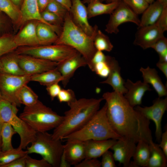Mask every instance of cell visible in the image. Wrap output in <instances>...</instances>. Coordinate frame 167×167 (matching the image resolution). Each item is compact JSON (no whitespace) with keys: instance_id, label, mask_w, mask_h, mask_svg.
Listing matches in <instances>:
<instances>
[{"instance_id":"e7e4bbea","label":"cell","mask_w":167,"mask_h":167,"mask_svg":"<svg viewBox=\"0 0 167 167\" xmlns=\"http://www.w3.org/2000/svg\"><path fill=\"white\" fill-rule=\"evenodd\" d=\"M1 72V64L0 61V73Z\"/></svg>"},{"instance_id":"f1b7e54d","label":"cell","mask_w":167,"mask_h":167,"mask_svg":"<svg viewBox=\"0 0 167 167\" xmlns=\"http://www.w3.org/2000/svg\"><path fill=\"white\" fill-rule=\"evenodd\" d=\"M62 77L57 68L32 75L30 76V81L37 82L40 84L46 87L54 84L62 82Z\"/></svg>"},{"instance_id":"003e7915","label":"cell","mask_w":167,"mask_h":167,"mask_svg":"<svg viewBox=\"0 0 167 167\" xmlns=\"http://www.w3.org/2000/svg\"><path fill=\"white\" fill-rule=\"evenodd\" d=\"M0 121H1V119L0 117Z\"/></svg>"},{"instance_id":"4316f807","label":"cell","mask_w":167,"mask_h":167,"mask_svg":"<svg viewBox=\"0 0 167 167\" xmlns=\"http://www.w3.org/2000/svg\"><path fill=\"white\" fill-rule=\"evenodd\" d=\"M119 1L103 3L99 0H93L87 7L88 19L103 14H110L118 6Z\"/></svg>"},{"instance_id":"60d3db41","label":"cell","mask_w":167,"mask_h":167,"mask_svg":"<svg viewBox=\"0 0 167 167\" xmlns=\"http://www.w3.org/2000/svg\"><path fill=\"white\" fill-rule=\"evenodd\" d=\"M57 97L60 102H66L67 104L76 99L74 92L70 89H61Z\"/></svg>"},{"instance_id":"9a60e30c","label":"cell","mask_w":167,"mask_h":167,"mask_svg":"<svg viewBox=\"0 0 167 167\" xmlns=\"http://www.w3.org/2000/svg\"><path fill=\"white\" fill-rule=\"evenodd\" d=\"M71 2L69 12L72 21L87 34L92 36L95 27H92L89 23L87 7L81 0H71Z\"/></svg>"},{"instance_id":"603a6c76","label":"cell","mask_w":167,"mask_h":167,"mask_svg":"<svg viewBox=\"0 0 167 167\" xmlns=\"http://www.w3.org/2000/svg\"><path fill=\"white\" fill-rule=\"evenodd\" d=\"M140 71L142 73L143 82L151 84L156 92L159 97L167 96V88L163 84L155 68H151L149 66L146 68L141 67Z\"/></svg>"},{"instance_id":"f546056e","label":"cell","mask_w":167,"mask_h":167,"mask_svg":"<svg viewBox=\"0 0 167 167\" xmlns=\"http://www.w3.org/2000/svg\"><path fill=\"white\" fill-rule=\"evenodd\" d=\"M149 144L150 155L147 167H166L167 157L158 144L152 141Z\"/></svg>"},{"instance_id":"be15d7a7","label":"cell","mask_w":167,"mask_h":167,"mask_svg":"<svg viewBox=\"0 0 167 167\" xmlns=\"http://www.w3.org/2000/svg\"><path fill=\"white\" fill-rule=\"evenodd\" d=\"M2 20L1 19V18L0 16V31L1 30V28H2Z\"/></svg>"},{"instance_id":"d4e9b609","label":"cell","mask_w":167,"mask_h":167,"mask_svg":"<svg viewBox=\"0 0 167 167\" xmlns=\"http://www.w3.org/2000/svg\"><path fill=\"white\" fill-rule=\"evenodd\" d=\"M164 7L158 0H156L149 5L142 13L139 26L150 25L155 24L159 19Z\"/></svg>"},{"instance_id":"9c48e42d","label":"cell","mask_w":167,"mask_h":167,"mask_svg":"<svg viewBox=\"0 0 167 167\" xmlns=\"http://www.w3.org/2000/svg\"><path fill=\"white\" fill-rule=\"evenodd\" d=\"M31 75H15L1 72L0 73V92L1 97L17 107L20 106L17 96L24 85L30 81Z\"/></svg>"},{"instance_id":"f35d334b","label":"cell","mask_w":167,"mask_h":167,"mask_svg":"<svg viewBox=\"0 0 167 167\" xmlns=\"http://www.w3.org/2000/svg\"><path fill=\"white\" fill-rule=\"evenodd\" d=\"M137 15L142 14L149 4L145 0H122Z\"/></svg>"},{"instance_id":"ba28073f","label":"cell","mask_w":167,"mask_h":167,"mask_svg":"<svg viewBox=\"0 0 167 167\" xmlns=\"http://www.w3.org/2000/svg\"><path fill=\"white\" fill-rule=\"evenodd\" d=\"M15 52L18 54L29 55L57 62L71 58L79 53L70 46L57 44L19 47Z\"/></svg>"},{"instance_id":"ffe728a7","label":"cell","mask_w":167,"mask_h":167,"mask_svg":"<svg viewBox=\"0 0 167 167\" xmlns=\"http://www.w3.org/2000/svg\"><path fill=\"white\" fill-rule=\"evenodd\" d=\"M37 22L32 21L28 23L14 36V42L18 47L40 45L36 30Z\"/></svg>"},{"instance_id":"cb8c5ba5","label":"cell","mask_w":167,"mask_h":167,"mask_svg":"<svg viewBox=\"0 0 167 167\" xmlns=\"http://www.w3.org/2000/svg\"><path fill=\"white\" fill-rule=\"evenodd\" d=\"M1 72L15 75L26 74L19 65L18 54L14 51L7 53L0 58Z\"/></svg>"},{"instance_id":"9f6ffc18","label":"cell","mask_w":167,"mask_h":167,"mask_svg":"<svg viewBox=\"0 0 167 167\" xmlns=\"http://www.w3.org/2000/svg\"><path fill=\"white\" fill-rule=\"evenodd\" d=\"M164 8L167 7V0H158Z\"/></svg>"},{"instance_id":"484cf974","label":"cell","mask_w":167,"mask_h":167,"mask_svg":"<svg viewBox=\"0 0 167 167\" xmlns=\"http://www.w3.org/2000/svg\"><path fill=\"white\" fill-rule=\"evenodd\" d=\"M131 161V167H147L150 155L149 143L144 141L137 143Z\"/></svg>"},{"instance_id":"6f0895ef","label":"cell","mask_w":167,"mask_h":167,"mask_svg":"<svg viewBox=\"0 0 167 167\" xmlns=\"http://www.w3.org/2000/svg\"><path fill=\"white\" fill-rule=\"evenodd\" d=\"M93 0H83L82 1V2L84 3H87L88 4L89 2H91ZM101 1V2H102L104 0H99Z\"/></svg>"},{"instance_id":"277c9868","label":"cell","mask_w":167,"mask_h":167,"mask_svg":"<svg viewBox=\"0 0 167 167\" xmlns=\"http://www.w3.org/2000/svg\"><path fill=\"white\" fill-rule=\"evenodd\" d=\"M105 104L95 113L81 129L63 137L62 140L86 141L110 139L118 140L123 138L114 131L108 120Z\"/></svg>"},{"instance_id":"83f0119b","label":"cell","mask_w":167,"mask_h":167,"mask_svg":"<svg viewBox=\"0 0 167 167\" xmlns=\"http://www.w3.org/2000/svg\"><path fill=\"white\" fill-rule=\"evenodd\" d=\"M37 36L40 45H47L54 43L58 36L51 27L38 22L36 28Z\"/></svg>"},{"instance_id":"8992f818","label":"cell","mask_w":167,"mask_h":167,"mask_svg":"<svg viewBox=\"0 0 167 167\" xmlns=\"http://www.w3.org/2000/svg\"><path fill=\"white\" fill-rule=\"evenodd\" d=\"M17 106L9 101L0 98V117L4 122L9 123L19 135V148L25 149L35 140L37 132L29 124L18 117Z\"/></svg>"},{"instance_id":"f6af8a7d","label":"cell","mask_w":167,"mask_h":167,"mask_svg":"<svg viewBox=\"0 0 167 167\" xmlns=\"http://www.w3.org/2000/svg\"><path fill=\"white\" fill-rule=\"evenodd\" d=\"M107 56L105 55L102 51L97 50L93 55L89 64L88 66L90 69L93 71L94 66L96 64L105 61L106 60Z\"/></svg>"},{"instance_id":"d6a6232c","label":"cell","mask_w":167,"mask_h":167,"mask_svg":"<svg viewBox=\"0 0 167 167\" xmlns=\"http://www.w3.org/2000/svg\"><path fill=\"white\" fill-rule=\"evenodd\" d=\"M27 150L18 147L6 150L0 151V167L3 166L15 160L28 154Z\"/></svg>"},{"instance_id":"e575fe53","label":"cell","mask_w":167,"mask_h":167,"mask_svg":"<svg viewBox=\"0 0 167 167\" xmlns=\"http://www.w3.org/2000/svg\"><path fill=\"white\" fill-rule=\"evenodd\" d=\"M94 44L97 50L110 52L113 48L108 36L99 29L94 37Z\"/></svg>"},{"instance_id":"681fc988","label":"cell","mask_w":167,"mask_h":167,"mask_svg":"<svg viewBox=\"0 0 167 167\" xmlns=\"http://www.w3.org/2000/svg\"><path fill=\"white\" fill-rule=\"evenodd\" d=\"M26 155L15 160L4 166L3 167H25V158Z\"/></svg>"},{"instance_id":"1f68e13d","label":"cell","mask_w":167,"mask_h":167,"mask_svg":"<svg viewBox=\"0 0 167 167\" xmlns=\"http://www.w3.org/2000/svg\"><path fill=\"white\" fill-rule=\"evenodd\" d=\"M17 98L20 104L25 106L32 105L38 100L37 95L27 84L24 85L20 89Z\"/></svg>"},{"instance_id":"11a10c76","label":"cell","mask_w":167,"mask_h":167,"mask_svg":"<svg viewBox=\"0 0 167 167\" xmlns=\"http://www.w3.org/2000/svg\"><path fill=\"white\" fill-rule=\"evenodd\" d=\"M16 6H19L22 3L23 0H11Z\"/></svg>"},{"instance_id":"74e56055","label":"cell","mask_w":167,"mask_h":167,"mask_svg":"<svg viewBox=\"0 0 167 167\" xmlns=\"http://www.w3.org/2000/svg\"><path fill=\"white\" fill-rule=\"evenodd\" d=\"M45 10L56 15L63 20L69 12L65 7L55 0H50Z\"/></svg>"},{"instance_id":"03108f58","label":"cell","mask_w":167,"mask_h":167,"mask_svg":"<svg viewBox=\"0 0 167 167\" xmlns=\"http://www.w3.org/2000/svg\"><path fill=\"white\" fill-rule=\"evenodd\" d=\"M1 97V93H0V98Z\"/></svg>"},{"instance_id":"7dc6e473","label":"cell","mask_w":167,"mask_h":167,"mask_svg":"<svg viewBox=\"0 0 167 167\" xmlns=\"http://www.w3.org/2000/svg\"><path fill=\"white\" fill-rule=\"evenodd\" d=\"M156 23L164 32L167 30V7L163 8L162 13Z\"/></svg>"},{"instance_id":"db71d44e","label":"cell","mask_w":167,"mask_h":167,"mask_svg":"<svg viewBox=\"0 0 167 167\" xmlns=\"http://www.w3.org/2000/svg\"><path fill=\"white\" fill-rule=\"evenodd\" d=\"M65 7L69 11L71 6V0H55Z\"/></svg>"},{"instance_id":"91938a15","label":"cell","mask_w":167,"mask_h":167,"mask_svg":"<svg viewBox=\"0 0 167 167\" xmlns=\"http://www.w3.org/2000/svg\"><path fill=\"white\" fill-rule=\"evenodd\" d=\"M4 124V122H3L0 121V136H1V131L2 130V128L3 126V125Z\"/></svg>"},{"instance_id":"5b68a950","label":"cell","mask_w":167,"mask_h":167,"mask_svg":"<svg viewBox=\"0 0 167 167\" xmlns=\"http://www.w3.org/2000/svg\"><path fill=\"white\" fill-rule=\"evenodd\" d=\"M19 117L37 132L54 129L63 118V116L59 115L39 100L32 105L25 106Z\"/></svg>"},{"instance_id":"94428289","label":"cell","mask_w":167,"mask_h":167,"mask_svg":"<svg viewBox=\"0 0 167 167\" xmlns=\"http://www.w3.org/2000/svg\"><path fill=\"white\" fill-rule=\"evenodd\" d=\"M149 4L153 2L156 0H145Z\"/></svg>"},{"instance_id":"44dd1931","label":"cell","mask_w":167,"mask_h":167,"mask_svg":"<svg viewBox=\"0 0 167 167\" xmlns=\"http://www.w3.org/2000/svg\"><path fill=\"white\" fill-rule=\"evenodd\" d=\"M37 0H23L20 9L21 19L20 25L30 20H36L46 24L55 30L57 27L45 21L42 18L37 5Z\"/></svg>"},{"instance_id":"8fae6325","label":"cell","mask_w":167,"mask_h":167,"mask_svg":"<svg viewBox=\"0 0 167 167\" xmlns=\"http://www.w3.org/2000/svg\"><path fill=\"white\" fill-rule=\"evenodd\" d=\"M134 108L148 120L154 122L156 127L155 135L156 141L160 142L162 134V118L167 109V98L159 97L155 99L152 105L142 107L136 106Z\"/></svg>"},{"instance_id":"6125c7cd","label":"cell","mask_w":167,"mask_h":167,"mask_svg":"<svg viewBox=\"0 0 167 167\" xmlns=\"http://www.w3.org/2000/svg\"><path fill=\"white\" fill-rule=\"evenodd\" d=\"M2 139L1 136H0V151L2 150Z\"/></svg>"},{"instance_id":"3957f363","label":"cell","mask_w":167,"mask_h":167,"mask_svg":"<svg viewBox=\"0 0 167 167\" xmlns=\"http://www.w3.org/2000/svg\"><path fill=\"white\" fill-rule=\"evenodd\" d=\"M61 32L54 44L66 45L75 49L87 62L88 66L97 51L94 39L98 29L94 26L93 34L89 36L77 26L72 21L68 12L65 16Z\"/></svg>"},{"instance_id":"ab89813d","label":"cell","mask_w":167,"mask_h":167,"mask_svg":"<svg viewBox=\"0 0 167 167\" xmlns=\"http://www.w3.org/2000/svg\"><path fill=\"white\" fill-rule=\"evenodd\" d=\"M41 13L43 19L49 24L58 26L63 24L64 20L52 12L45 10Z\"/></svg>"},{"instance_id":"2e32d148","label":"cell","mask_w":167,"mask_h":167,"mask_svg":"<svg viewBox=\"0 0 167 167\" xmlns=\"http://www.w3.org/2000/svg\"><path fill=\"white\" fill-rule=\"evenodd\" d=\"M87 64L86 60L79 53L71 58L58 62L56 68L62 77V82L64 87L66 86L78 69Z\"/></svg>"},{"instance_id":"8d00e7d4","label":"cell","mask_w":167,"mask_h":167,"mask_svg":"<svg viewBox=\"0 0 167 167\" xmlns=\"http://www.w3.org/2000/svg\"><path fill=\"white\" fill-rule=\"evenodd\" d=\"M158 53L159 61L167 62V39L165 36L158 40L151 47Z\"/></svg>"},{"instance_id":"680465c9","label":"cell","mask_w":167,"mask_h":167,"mask_svg":"<svg viewBox=\"0 0 167 167\" xmlns=\"http://www.w3.org/2000/svg\"><path fill=\"white\" fill-rule=\"evenodd\" d=\"M106 3H110L111 2H118L122 0H105Z\"/></svg>"},{"instance_id":"c3c4849f","label":"cell","mask_w":167,"mask_h":167,"mask_svg":"<svg viewBox=\"0 0 167 167\" xmlns=\"http://www.w3.org/2000/svg\"><path fill=\"white\" fill-rule=\"evenodd\" d=\"M61 89L58 83L52 84L46 87V90L52 100L57 97Z\"/></svg>"},{"instance_id":"d6986e66","label":"cell","mask_w":167,"mask_h":167,"mask_svg":"<svg viewBox=\"0 0 167 167\" xmlns=\"http://www.w3.org/2000/svg\"><path fill=\"white\" fill-rule=\"evenodd\" d=\"M62 154L69 164L75 166L85 158V141H66Z\"/></svg>"},{"instance_id":"816d5d0a","label":"cell","mask_w":167,"mask_h":167,"mask_svg":"<svg viewBox=\"0 0 167 167\" xmlns=\"http://www.w3.org/2000/svg\"><path fill=\"white\" fill-rule=\"evenodd\" d=\"M156 66L163 72L167 78V62L159 61L156 64Z\"/></svg>"},{"instance_id":"f5cc1de1","label":"cell","mask_w":167,"mask_h":167,"mask_svg":"<svg viewBox=\"0 0 167 167\" xmlns=\"http://www.w3.org/2000/svg\"><path fill=\"white\" fill-rule=\"evenodd\" d=\"M50 0H37V5L40 11H45Z\"/></svg>"},{"instance_id":"836d02e7","label":"cell","mask_w":167,"mask_h":167,"mask_svg":"<svg viewBox=\"0 0 167 167\" xmlns=\"http://www.w3.org/2000/svg\"><path fill=\"white\" fill-rule=\"evenodd\" d=\"M16 133L12 126L8 123L4 122L1 134L2 139V150L6 151L13 148L12 138Z\"/></svg>"},{"instance_id":"7a4b0ae2","label":"cell","mask_w":167,"mask_h":167,"mask_svg":"<svg viewBox=\"0 0 167 167\" xmlns=\"http://www.w3.org/2000/svg\"><path fill=\"white\" fill-rule=\"evenodd\" d=\"M102 98H82L68 104L61 123L54 129L53 138L60 139L83 127L99 109Z\"/></svg>"},{"instance_id":"b9f144b4","label":"cell","mask_w":167,"mask_h":167,"mask_svg":"<svg viewBox=\"0 0 167 167\" xmlns=\"http://www.w3.org/2000/svg\"><path fill=\"white\" fill-rule=\"evenodd\" d=\"M107 60L96 64L94 66L93 71L101 77H107L109 73V67Z\"/></svg>"},{"instance_id":"f907efd6","label":"cell","mask_w":167,"mask_h":167,"mask_svg":"<svg viewBox=\"0 0 167 167\" xmlns=\"http://www.w3.org/2000/svg\"><path fill=\"white\" fill-rule=\"evenodd\" d=\"M160 144H158L159 147L161 148L163 152L167 157V129H165V131L162 133L161 134Z\"/></svg>"},{"instance_id":"7c38bea8","label":"cell","mask_w":167,"mask_h":167,"mask_svg":"<svg viewBox=\"0 0 167 167\" xmlns=\"http://www.w3.org/2000/svg\"><path fill=\"white\" fill-rule=\"evenodd\" d=\"M18 58L21 68L26 74L31 75L54 69L58 63L27 55L18 54Z\"/></svg>"},{"instance_id":"5bb4252c","label":"cell","mask_w":167,"mask_h":167,"mask_svg":"<svg viewBox=\"0 0 167 167\" xmlns=\"http://www.w3.org/2000/svg\"><path fill=\"white\" fill-rule=\"evenodd\" d=\"M136 143L133 140L125 138L117 140L111 148L115 161L124 167H131V159L133 156Z\"/></svg>"},{"instance_id":"6da1fadb","label":"cell","mask_w":167,"mask_h":167,"mask_svg":"<svg viewBox=\"0 0 167 167\" xmlns=\"http://www.w3.org/2000/svg\"><path fill=\"white\" fill-rule=\"evenodd\" d=\"M102 98L106 101L108 120L116 133L136 143L153 141L150 121L131 106L123 95L114 91L107 92Z\"/></svg>"},{"instance_id":"ac0fdd59","label":"cell","mask_w":167,"mask_h":167,"mask_svg":"<svg viewBox=\"0 0 167 167\" xmlns=\"http://www.w3.org/2000/svg\"><path fill=\"white\" fill-rule=\"evenodd\" d=\"M125 86L127 89V92L124 96L133 107L141 104L145 92L151 90L149 84L140 80L133 83L128 79L125 82Z\"/></svg>"},{"instance_id":"d590c367","label":"cell","mask_w":167,"mask_h":167,"mask_svg":"<svg viewBox=\"0 0 167 167\" xmlns=\"http://www.w3.org/2000/svg\"><path fill=\"white\" fill-rule=\"evenodd\" d=\"M17 48L14 41V36L7 33L0 36V58L15 51Z\"/></svg>"},{"instance_id":"52a82bcc","label":"cell","mask_w":167,"mask_h":167,"mask_svg":"<svg viewBox=\"0 0 167 167\" xmlns=\"http://www.w3.org/2000/svg\"><path fill=\"white\" fill-rule=\"evenodd\" d=\"M62 140L53 139L47 132H37L36 139L30 147H27L28 154L41 155L53 167H59L64 145Z\"/></svg>"},{"instance_id":"4dcf8cb0","label":"cell","mask_w":167,"mask_h":167,"mask_svg":"<svg viewBox=\"0 0 167 167\" xmlns=\"http://www.w3.org/2000/svg\"><path fill=\"white\" fill-rule=\"evenodd\" d=\"M0 11L7 16L14 24H20L21 19L20 9L11 0H0Z\"/></svg>"},{"instance_id":"4fadbf2b","label":"cell","mask_w":167,"mask_h":167,"mask_svg":"<svg viewBox=\"0 0 167 167\" xmlns=\"http://www.w3.org/2000/svg\"><path fill=\"white\" fill-rule=\"evenodd\" d=\"M164 33L156 23L151 25L139 27L134 44L144 49L151 48L158 40L164 36Z\"/></svg>"},{"instance_id":"7bdbcfd3","label":"cell","mask_w":167,"mask_h":167,"mask_svg":"<svg viewBox=\"0 0 167 167\" xmlns=\"http://www.w3.org/2000/svg\"><path fill=\"white\" fill-rule=\"evenodd\" d=\"M51 165L45 160L42 158L37 160L26 155L25 158V167H51Z\"/></svg>"},{"instance_id":"e0dca14e","label":"cell","mask_w":167,"mask_h":167,"mask_svg":"<svg viewBox=\"0 0 167 167\" xmlns=\"http://www.w3.org/2000/svg\"><path fill=\"white\" fill-rule=\"evenodd\" d=\"M107 62L109 64L110 71L107 79L100 82L111 86L114 91L124 95L127 92L125 86V82L122 77L120 67L118 62L113 57L107 56Z\"/></svg>"},{"instance_id":"30bf717a","label":"cell","mask_w":167,"mask_h":167,"mask_svg":"<svg viewBox=\"0 0 167 167\" xmlns=\"http://www.w3.org/2000/svg\"><path fill=\"white\" fill-rule=\"evenodd\" d=\"M127 22L133 23L139 26L140 19L138 15L123 1H121L110 14L109 20L106 25L105 31L109 34H117L119 31V26Z\"/></svg>"},{"instance_id":"bcb514c9","label":"cell","mask_w":167,"mask_h":167,"mask_svg":"<svg viewBox=\"0 0 167 167\" xmlns=\"http://www.w3.org/2000/svg\"><path fill=\"white\" fill-rule=\"evenodd\" d=\"M75 167H101V162L97 158H85Z\"/></svg>"},{"instance_id":"7402d4cb","label":"cell","mask_w":167,"mask_h":167,"mask_svg":"<svg viewBox=\"0 0 167 167\" xmlns=\"http://www.w3.org/2000/svg\"><path fill=\"white\" fill-rule=\"evenodd\" d=\"M117 140L110 139L86 141L85 158H97L101 157L111 148Z\"/></svg>"},{"instance_id":"ee69618b","label":"cell","mask_w":167,"mask_h":167,"mask_svg":"<svg viewBox=\"0 0 167 167\" xmlns=\"http://www.w3.org/2000/svg\"><path fill=\"white\" fill-rule=\"evenodd\" d=\"M101 162V167H116L113 153L109 150L106 151L102 155Z\"/></svg>"}]
</instances>
